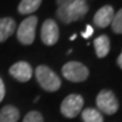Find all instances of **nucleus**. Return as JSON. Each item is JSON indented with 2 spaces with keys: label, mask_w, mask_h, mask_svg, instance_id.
Masks as SVG:
<instances>
[{
  "label": "nucleus",
  "mask_w": 122,
  "mask_h": 122,
  "mask_svg": "<svg viewBox=\"0 0 122 122\" xmlns=\"http://www.w3.org/2000/svg\"><path fill=\"white\" fill-rule=\"evenodd\" d=\"M87 0H77L76 2L67 6H60L57 9V17L63 24H70L77 22L87 14Z\"/></svg>",
  "instance_id": "obj_1"
},
{
  "label": "nucleus",
  "mask_w": 122,
  "mask_h": 122,
  "mask_svg": "<svg viewBox=\"0 0 122 122\" xmlns=\"http://www.w3.org/2000/svg\"><path fill=\"white\" fill-rule=\"evenodd\" d=\"M35 77L39 85L46 92H57L61 87V79L48 66H39L35 69Z\"/></svg>",
  "instance_id": "obj_2"
},
{
  "label": "nucleus",
  "mask_w": 122,
  "mask_h": 122,
  "mask_svg": "<svg viewBox=\"0 0 122 122\" xmlns=\"http://www.w3.org/2000/svg\"><path fill=\"white\" fill-rule=\"evenodd\" d=\"M62 76L72 83L85 81L89 76V70L79 61H69L62 67Z\"/></svg>",
  "instance_id": "obj_3"
},
{
  "label": "nucleus",
  "mask_w": 122,
  "mask_h": 122,
  "mask_svg": "<svg viewBox=\"0 0 122 122\" xmlns=\"http://www.w3.org/2000/svg\"><path fill=\"white\" fill-rule=\"evenodd\" d=\"M96 105L100 112L112 115L117 113L119 110V101L114 93L109 89H103L97 94L96 97Z\"/></svg>",
  "instance_id": "obj_4"
},
{
  "label": "nucleus",
  "mask_w": 122,
  "mask_h": 122,
  "mask_svg": "<svg viewBox=\"0 0 122 122\" xmlns=\"http://www.w3.org/2000/svg\"><path fill=\"white\" fill-rule=\"evenodd\" d=\"M37 26V17L30 16L25 18L17 27V39L24 45H30L35 40V30Z\"/></svg>",
  "instance_id": "obj_5"
},
{
  "label": "nucleus",
  "mask_w": 122,
  "mask_h": 122,
  "mask_svg": "<svg viewBox=\"0 0 122 122\" xmlns=\"http://www.w3.org/2000/svg\"><path fill=\"white\" fill-rule=\"evenodd\" d=\"M84 106V98L79 94H70L62 101L60 111L62 115L68 119L76 118Z\"/></svg>",
  "instance_id": "obj_6"
},
{
  "label": "nucleus",
  "mask_w": 122,
  "mask_h": 122,
  "mask_svg": "<svg viewBox=\"0 0 122 122\" xmlns=\"http://www.w3.org/2000/svg\"><path fill=\"white\" fill-rule=\"evenodd\" d=\"M60 36L58 24L53 19H46L41 28V40L45 45L52 46L58 42Z\"/></svg>",
  "instance_id": "obj_7"
},
{
  "label": "nucleus",
  "mask_w": 122,
  "mask_h": 122,
  "mask_svg": "<svg viewBox=\"0 0 122 122\" xmlns=\"http://www.w3.org/2000/svg\"><path fill=\"white\" fill-rule=\"evenodd\" d=\"M9 74L18 81L26 83L32 78L33 69L30 63L26 61H18L9 68Z\"/></svg>",
  "instance_id": "obj_8"
},
{
  "label": "nucleus",
  "mask_w": 122,
  "mask_h": 122,
  "mask_svg": "<svg viewBox=\"0 0 122 122\" xmlns=\"http://www.w3.org/2000/svg\"><path fill=\"white\" fill-rule=\"evenodd\" d=\"M114 14L115 13H114V9L112 6H110V5L103 6L94 15L93 22L95 24V26L100 27V28H105V27L111 25V23L113 20Z\"/></svg>",
  "instance_id": "obj_9"
},
{
  "label": "nucleus",
  "mask_w": 122,
  "mask_h": 122,
  "mask_svg": "<svg viewBox=\"0 0 122 122\" xmlns=\"http://www.w3.org/2000/svg\"><path fill=\"white\" fill-rule=\"evenodd\" d=\"M94 48H95L96 56L102 59L109 54L111 50V42L107 35H100L94 40Z\"/></svg>",
  "instance_id": "obj_10"
},
{
  "label": "nucleus",
  "mask_w": 122,
  "mask_h": 122,
  "mask_svg": "<svg viewBox=\"0 0 122 122\" xmlns=\"http://www.w3.org/2000/svg\"><path fill=\"white\" fill-rule=\"evenodd\" d=\"M16 30V22L11 17L0 18V43L5 42Z\"/></svg>",
  "instance_id": "obj_11"
},
{
  "label": "nucleus",
  "mask_w": 122,
  "mask_h": 122,
  "mask_svg": "<svg viewBox=\"0 0 122 122\" xmlns=\"http://www.w3.org/2000/svg\"><path fill=\"white\" fill-rule=\"evenodd\" d=\"M19 111L13 105H6L0 110V122H17Z\"/></svg>",
  "instance_id": "obj_12"
},
{
  "label": "nucleus",
  "mask_w": 122,
  "mask_h": 122,
  "mask_svg": "<svg viewBox=\"0 0 122 122\" xmlns=\"http://www.w3.org/2000/svg\"><path fill=\"white\" fill-rule=\"evenodd\" d=\"M42 4V0H22L18 5V13L20 15H30L36 11Z\"/></svg>",
  "instance_id": "obj_13"
},
{
  "label": "nucleus",
  "mask_w": 122,
  "mask_h": 122,
  "mask_svg": "<svg viewBox=\"0 0 122 122\" xmlns=\"http://www.w3.org/2000/svg\"><path fill=\"white\" fill-rule=\"evenodd\" d=\"M81 119L84 122H103V115L96 109H85L81 112Z\"/></svg>",
  "instance_id": "obj_14"
},
{
  "label": "nucleus",
  "mask_w": 122,
  "mask_h": 122,
  "mask_svg": "<svg viewBox=\"0 0 122 122\" xmlns=\"http://www.w3.org/2000/svg\"><path fill=\"white\" fill-rule=\"evenodd\" d=\"M111 28L115 34H122V8L114 14L113 20L111 23Z\"/></svg>",
  "instance_id": "obj_15"
},
{
  "label": "nucleus",
  "mask_w": 122,
  "mask_h": 122,
  "mask_svg": "<svg viewBox=\"0 0 122 122\" xmlns=\"http://www.w3.org/2000/svg\"><path fill=\"white\" fill-rule=\"evenodd\" d=\"M23 122H44L42 114L37 111H30L25 115Z\"/></svg>",
  "instance_id": "obj_16"
},
{
  "label": "nucleus",
  "mask_w": 122,
  "mask_h": 122,
  "mask_svg": "<svg viewBox=\"0 0 122 122\" xmlns=\"http://www.w3.org/2000/svg\"><path fill=\"white\" fill-rule=\"evenodd\" d=\"M93 33H94V28L91 25H87L86 30H84V32H81V36H83L84 39H89L92 35H93Z\"/></svg>",
  "instance_id": "obj_17"
},
{
  "label": "nucleus",
  "mask_w": 122,
  "mask_h": 122,
  "mask_svg": "<svg viewBox=\"0 0 122 122\" xmlns=\"http://www.w3.org/2000/svg\"><path fill=\"white\" fill-rule=\"evenodd\" d=\"M77 0H57V5L58 7H60V6H67V5H71L76 2Z\"/></svg>",
  "instance_id": "obj_18"
},
{
  "label": "nucleus",
  "mask_w": 122,
  "mask_h": 122,
  "mask_svg": "<svg viewBox=\"0 0 122 122\" xmlns=\"http://www.w3.org/2000/svg\"><path fill=\"white\" fill-rule=\"evenodd\" d=\"M5 94H6V91H5V84L2 81V79L0 78V102L4 100Z\"/></svg>",
  "instance_id": "obj_19"
},
{
  "label": "nucleus",
  "mask_w": 122,
  "mask_h": 122,
  "mask_svg": "<svg viewBox=\"0 0 122 122\" xmlns=\"http://www.w3.org/2000/svg\"><path fill=\"white\" fill-rule=\"evenodd\" d=\"M117 63H118V66L120 67L122 69V51H121V53L119 54V57H118V60H117Z\"/></svg>",
  "instance_id": "obj_20"
},
{
  "label": "nucleus",
  "mask_w": 122,
  "mask_h": 122,
  "mask_svg": "<svg viewBox=\"0 0 122 122\" xmlns=\"http://www.w3.org/2000/svg\"><path fill=\"white\" fill-rule=\"evenodd\" d=\"M76 37H77V35H76V34H72L71 36H70V41H74Z\"/></svg>",
  "instance_id": "obj_21"
},
{
  "label": "nucleus",
  "mask_w": 122,
  "mask_h": 122,
  "mask_svg": "<svg viewBox=\"0 0 122 122\" xmlns=\"http://www.w3.org/2000/svg\"><path fill=\"white\" fill-rule=\"evenodd\" d=\"M39 98H40V96H36V97H35V100H34V103H36V102L39 101Z\"/></svg>",
  "instance_id": "obj_22"
}]
</instances>
